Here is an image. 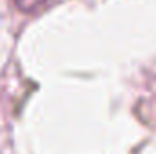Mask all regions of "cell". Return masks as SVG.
<instances>
[{
	"label": "cell",
	"mask_w": 156,
	"mask_h": 154,
	"mask_svg": "<svg viewBox=\"0 0 156 154\" xmlns=\"http://www.w3.org/2000/svg\"><path fill=\"white\" fill-rule=\"evenodd\" d=\"M13 2L24 13H37L40 9H44L45 5H49L53 0H13Z\"/></svg>",
	"instance_id": "1"
}]
</instances>
